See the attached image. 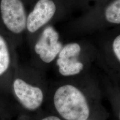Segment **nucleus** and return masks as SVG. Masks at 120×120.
<instances>
[{"instance_id":"nucleus-12","label":"nucleus","mask_w":120,"mask_h":120,"mask_svg":"<svg viewBox=\"0 0 120 120\" xmlns=\"http://www.w3.org/2000/svg\"><path fill=\"white\" fill-rule=\"evenodd\" d=\"M91 120V119H89V120Z\"/></svg>"},{"instance_id":"nucleus-2","label":"nucleus","mask_w":120,"mask_h":120,"mask_svg":"<svg viewBox=\"0 0 120 120\" xmlns=\"http://www.w3.org/2000/svg\"><path fill=\"white\" fill-rule=\"evenodd\" d=\"M12 88L15 97L24 109L34 111L40 109L45 99L43 90L40 87L17 78L13 81Z\"/></svg>"},{"instance_id":"nucleus-4","label":"nucleus","mask_w":120,"mask_h":120,"mask_svg":"<svg viewBox=\"0 0 120 120\" xmlns=\"http://www.w3.org/2000/svg\"><path fill=\"white\" fill-rule=\"evenodd\" d=\"M3 22L15 34H20L26 28L27 16L21 0H1L0 4Z\"/></svg>"},{"instance_id":"nucleus-8","label":"nucleus","mask_w":120,"mask_h":120,"mask_svg":"<svg viewBox=\"0 0 120 120\" xmlns=\"http://www.w3.org/2000/svg\"><path fill=\"white\" fill-rule=\"evenodd\" d=\"M105 18L109 23L120 24V0H115L105 10Z\"/></svg>"},{"instance_id":"nucleus-6","label":"nucleus","mask_w":120,"mask_h":120,"mask_svg":"<svg viewBox=\"0 0 120 120\" xmlns=\"http://www.w3.org/2000/svg\"><path fill=\"white\" fill-rule=\"evenodd\" d=\"M56 11V4L52 0H39L27 17L28 31L36 32L52 19Z\"/></svg>"},{"instance_id":"nucleus-10","label":"nucleus","mask_w":120,"mask_h":120,"mask_svg":"<svg viewBox=\"0 0 120 120\" xmlns=\"http://www.w3.org/2000/svg\"><path fill=\"white\" fill-rule=\"evenodd\" d=\"M40 120H63L61 117L56 115H49L45 116Z\"/></svg>"},{"instance_id":"nucleus-7","label":"nucleus","mask_w":120,"mask_h":120,"mask_svg":"<svg viewBox=\"0 0 120 120\" xmlns=\"http://www.w3.org/2000/svg\"><path fill=\"white\" fill-rule=\"evenodd\" d=\"M10 64V56L7 43L0 35V76L8 70Z\"/></svg>"},{"instance_id":"nucleus-11","label":"nucleus","mask_w":120,"mask_h":120,"mask_svg":"<svg viewBox=\"0 0 120 120\" xmlns=\"http://www.w3.org/2000/svg\"><path fill=\"white\" fill-rule=\"evenodd\" d=\"M119 119H120V112H119Z\"/></svg>"},{"instance_id":"nucleus-5","label":"nucleus","mask_w":120,"mask_h":120,"mask_svg":"<svg viewBox=\"0 0 120 120\" xmlns=\"http://www.w3.org/2000/svg\"><path fill=\"white\" fill-rule=\"evenodd\" d=\"M60 35L52 26L45 28L34 45V51L43 62L49 64L53 61L63 47L60 41Z\"/></svg>"},{"instance_id":"nucleus-3","label":"nucleus","mask_w":120,"mask_h":120,"mask_svg":"<svg viewBox=\"0 0 120 120\" xmlns=\"http://www.w3.org/2000/svg\"><path fill=\"white\" fill-rule=\"evenodd\" d=\"M81 51V47L78 43H70L63 46L56 60L60 75L70 77L77 76L83 71L84 64L79 60Z\"/></svg>"},{"instance_id":"nucleus-9","label":"nucleus","mask_w":120,"mask_h":120,"mask_svg":"<svg viewBox=\"0 0 120 120\" xmlns=\"http://www.w3.org/2000/svg\"><path fill=\"white\" fill-rule=\"evenodd\" d=\"M112 51L115 56L120 63V34L113 40L112 43Z\"/></svg>"},{"instance_id":"nucleus-1","label":"nucleus","mask_w":120,"mask_h":120,"mask_svg":"<svg viewBox=\"0 0 120 120\" xmlns=\"http://www.w3.org/2000/svg\"><path fill=\"white\" fill-rule=\"evenodd\" d=\"M52 100L55 111L63 120L90 119L91 109L88 97L74 84L60 85L54 92Z\"/></svg>"}]
</instances>
